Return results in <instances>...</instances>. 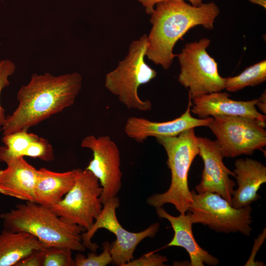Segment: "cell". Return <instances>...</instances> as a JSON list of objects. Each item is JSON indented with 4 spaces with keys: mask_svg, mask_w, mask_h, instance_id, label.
I'll use <instances>...</instances> for the list:
<instances>
[{
    "mask_svg": "<svg viewBox=\"0 0 266 266\" xmlns=\"http://www.w3.org/2000/svg\"><path fill=\"white\" fill-rule=\"evenodd\" d=\"M78 72L54 76L49 73L33 74L17 94V108L6 116L2 126L5 135L28 129L51 115L72 105L82 87Z\"/></svg>",
    "mask_w": 266,
    "mask_h": 266,
    "instance_id": "1",
    "label": "cell"
},
{
    "mask_svg": "<svg viewBox=\"0 0 266 266\" xmlns=\"http://www.w3.org/2000/svg\"><path fill=\"white\" fill-rule=\"evenodd\" d=\"M155 6L151 14L152 27L147 36L145 56L165 69L169 68L177 56L173 52L177 41L195 26L213 29L220 13L219 7L213 1L195 6L184 0H170L160 1Z\"/></svg>",
    "mask_w": 266,
    "mask_h": 266,
    "instance_id": "2",
    "label": "cell"
},
{
    "mask_svg": "<svg viewBox=\"0 0 266 266\" xmlns=\"http://www.w3.org/2000/svg\"><path fill=\"white\" fill-rule=\"evenodd\" d=\"M0 218L4 229L30 233L45 247H64L79 252L86 249L82 242L83 228L64 222L50 208L35 202L17 204Z\"/></svg>",
    "mask_w": 266,
    "mask_h": 266,
    "instance_id": "3",
    "label": "cell"
},
{
    "mask_svg": "<svg viewBox=\"0 0 266 266\" xmlns=\"http://www.w3.org/2000/svg\"><path fill=\"white\" fill-rule=\"evenodd\" d=\"M156 139L166 152L167 165L171 174V183L165 193L150 196L147 203L155 208L170 203L181 214H185L192 202L188 176L192 162L199 155L198 137L194 128H191L176 136L158 137Z\"/></svg>",
    "mask_w": 266,
    "mask_h": 266,
    "instance_id": "4",
    "label": "cell"
},
{
    "mask_svg": "<svg viewBox=\"0 0 266 266\" xmlns=\"http://www.w3.org/2000/svg\"><path fill=\"white\" fill-rule=\"evenodd\" d=\"M147 47L146 34L132 41L127 56L105 77V88L129 109L147 111L152 108L151 101L141 100L138 94L139 87L157 75V72L145 62Z\"/></svg>",
    "mask_w": 266,
    "mask_h": 266,
    "instance_id": "5",
    "label": "cell"
},
{
    "mask_svg": "<svg viewBox=\"0 0 266 266\" xmlns=\"http://www.w3.org/2000/svg\"><path fill=\"white\" fill-rule=\"evenodd\" d=\"M191 192L192 202L188 211L194 224L207 226L217 233L250 235L253 222L250 205L236 208L217 194Z\"/></svg>",
    "mask_w": 266,
    "mask_h": 266,
    "instance_id": "6",
    "label": "cell"
},
{
    "mask_svg": "<svg viewBox=\"0 0 266 266\" xmlns=\"http://www.w3.org/2000/svg\"><path fill=\"white\" fill-rule=\"evenodd\" d=\"M210 43L205 37L187 43L177 55L180 66L178 81L189 89L191 99L225 89V78L220 75L217 62L206 51Z\"/></svg>",
    "mask_w": 266,
    "mask_h": 266,
    "instance_id": "7",
    "label": "cell"
},
{
    "mask_svg": "<svg viewBox=\"0 0 266 266\" xmlns=\"http://www.w3.org/2000/svg\"><path fill=\"white\" fill-rule=\"evenodd\" d=\"M75 182L63 199L50 209L64 222L78 225L86 231L101 212L102 188L98 179L86 169H74Z\"/></svg>",
    "mask_w": 266,
    "mask_h": 266,
    "instance_id": "8",
    "label": "cell"
},
{
    "mask_svg": "<svg viewBox=\"0 0 266 266\" xmlns=\"http://www.w3.org/2000/svg\"><path fill=\"white\" fill-rule=\"evenodd\" d=\"M120 205L117 197L111 199L103 205L102 209L95 219L92 227L81 233L82 242L86 248L96 252L99 246L91 241L95 233L100 229H105L115 234V240L110 245L111 264L124 266L133 259V253L138 244L147 237L153 238L158 233L160 224L154 223L145 230L131 232L124 228L119 222L116 210Z\"/></svg>",
    "mask_w": 266,
    "mask_h": 266,
    "instance_id": "9",
    "label": "cell"
},
{
    "mask_svg": "<svg viewBox=\"0 0 266 266\" xmlns=\"http://www.w3.org/2000/svg\"><path fill=\"white\" fill-rule=\"evenodd\" d=\"M266 122L239 116L211 117L207 127L215 135L224 157L251 155L266 145Z\"/></svg>",
    "mask_w": 266,
    "mask_h": 266,
    "instance_id": "10",
    "label": "cell"
},
{
    "mask_svg": "<svg viewBox=\"0 0 266 266\" xmlns=\"http://www.w3.org/2000/svg\"><path fill=\"white\" fill-rule=\"evenodd\" d=\"M81 146L93 152V158L85 169L98 179L102 188L100 198L103 205L117 197L122 187L119 149L107 135L87 136L81 141Z\"/></svg>",
    "mask_w": 266,
    "mask_h": 266,
    "instance_id": "11",
    "label": "cell"
},
{
    "mask_svg": "<svg viewBox=\"0 0 266 266\" xmlns=\"http://www.w3.org/2000/svg\"><path fill=\"white\" fill-rule=\"evenodd\" d=\"M198 142L199 155L203 160L204 168L201 181L195 187L197 193L217 194L231 204L235 183L229 175L235 177L234 173L224 165V157L216 140L198 137Z\"/></svg>",
    "mask_w": 266,
    "mask_h": 266,
    "instance_id": "12",
    "label": "cell"
},
{
    "mask_svg": "<svg viewBox=\"0 0 266 266\" xmlns=\"http://www.w3.org/2000/svg\"><path fill=\"white\" fill-rule=\"evenodd\" d=\"M192 105L189 95V102L186 111L174 120L159 122L138 117L129 118L125 124L124 131L130 138L138 142H143L148 137L173 136L191 128L207 126L211 117L204 119L196 118L190 113Z\"/></svg>",
    "mask_w": 266,
    "mask_h": 266,
    "instance_id": "13",
    "label": "cell"
},
{
    "mask_svg": "<svg viewBox=\"0 0 266 266\" xmlns=\"http://www.w3.org/2000/svg\"><path fill=\"white\" fill-rule=\"evenodd\" d=\"M226 92H217L200 96L192 100L191 111L204 119L217 116H239L266 122V116L256 109L258 99L249 101L231 99Z\"/></svg>",
    "mask_w": 266,
    "mask_h": 266,
    "instance_id": "14",
    "label": "cell"
},
{
    "mask_svg": "<svg viewBox=\"0 0 266 266\" xmlns=\"http://www.w3.org/2000/svg\"><path fill=\"white\" fill-rule=\"evenodd\" d=\"M156 209L158 216L167 220L174 231L173 238L166 247L184 248L190 256L191 266H204V264L215 266L219 264V260L200 247L195 239L192 231L194 223L189 211L176 217L168 213L162 206Z\"/></svg>",
    "mask_w": 266,
    "mask_h": 266,
    "instance_id": "15",
    "label": "cell"
},
{
    "mask_svg": "<svg viewBox=\"0 0 266 266\" xmlns=\"http://www.w3.org/2000/svg\"><path fill=\"white\" fill-rule=\"evenodd\" d=\"M0 170V194L26 201H35L37 170L22 157L13 159Z\"/></svg>",
    "mask_w": 266,
    "mask_h": 266,
    "instance_id": "16",
    "label": "cell"
},
{
    "mask_svg": "<svg viewBox=\"0 0 266 266\" xmlns=\"http://www.w3.org/2000/svg\"><path fill=\"white\" fill-rule=\"evenodd\" d=\"M234 166L238 188L233 192L231 204L239 208L261 198L258 191L266 182V167L261 162L248 158L237 160Z\"/></svg>",
    "mask_w": 266,
    "mask_h": 266,
    "instance_id": "17",
    "label": "cell"
},
{
    "mask_svg": "<svg viewBox=\"0 0 266 266\" xmlns=\"http://www.w3.org/2000/svg\"><path fill=\"white\" fill-rule=\"evenodd\" d=\"M75 182L74 170L57 172L45 168L37 170L34 202L51 208L59 203Z\"/></svg>",
    "mask_w": 266,
    "mask_h": 266,
    "instance_id": "18",
    "label": "cell"
},
{
    "mask_svg": "<svg viewBox=\"0 0 266 266\" xmlns=\"http://www.w3.org/2000/svg\"><path fill=\"white\" fill-rule=\"evenodd\" d=\"M44 247L30 233L4 229L0 233V266H15L34 251Z\"/></svg>",
    "mask_w": 266,
    "mask_h": 266,
    "instance_id": "19",
    "label": "cell"
},
{
    "mask_svg": "<svg viewBox=\"0 0 266 266\" xmlns=\"http://www.w3.org/2000/svg\"><path fill=\"white\" fill-rule=\"evenodd\" d=\"M266 80V61L263 60L244 69L239 75L226 77L225 89L234 92L248 86H254Z\"/></svg>",
    "mask_w": 266,
    "mask_h": 266,
    "instance_id": "20",
    "label": "cell"
},
{
    "mask_svg": "<svg viewBox=\"0 0 266 266\" xmlns=\"http://www.w3.org/2000/svg\"><path fill=\"white\" fill-rule=\"evenodd\" d=\"M37 136L26 130L4 135L2 141L5 146L0 147V161L6 164L13 159L23 157V153Z\"/></svg>",
    "mask_w": 266,
    "mask_h": 266,
    "instance_id": "21",
    "label": "cell"
},
{
    "mask_svg": "<svg viewBox=\"0 0 266 266\" xmlns=\"http://www.w3.org/2000/svg\"><path fill=\"white\" fill-rule=\"evenodd\" d=\"M42 266H75L72 250L60 247H44Z\"/></svg>",
    "mask_w": 266,
    "mask_h": 266,
    "instance_id": "22",
    "label": "cell"
},
{
    "mask_svg": "<svg viewBox=\"0 0 266 266\" xmlns=\"http://www.w3.org/2000/svg\"><path fill=\"white\" fill-rule=\"evenodd\" d=\"M110 245L108 241H104L102 243L103 252L99 255L93 251L89 253L87 256L80 253H77L74 259L75 266H106L111 264Z\"/></svg>",
    "mask_w": 266,
    "mask_h": 266,
    "instance_id": "23",
    "label": "cell"
},
{
    "mask_svg": "<svg viewBox=\"0 0 266 266\" xmlns=\"http://www.w3.org/2000/svg\"><path fill=\"white\" fill-rule=\"evenodd\" d=\"M24 156L38 158L46 162L54 159L53 148L51 144L47 139L38 135L24 151L23 157Z\"/></svg>",
    "mask_w": 266,
    "mask_h": 266,
    "instance_id": "24",
    "label": "cell"
},
{
    "mask_svg": "<svg viewBox=\"0 0 266 266\" xmlns=\"http://www.w3.org/2000/svg\"><path fill=\"white\" fill-rule=\"evenodd\" d=\"M15 70V64L9 60L0 62V95L2 90L9 84L8 77L12 75ZM4 109L0 104V126L4 124L6 116Z\"/></svg>",
    "mask_w": 266,
    "mask_h": 266,
    "instance_id": "25",
    "label": "cell"
},
{
    "mask_svg": "<svg viewBox=\"0 0 266 266\" xmlns=\"http://www.w3.org/2000/svg\"><path fill=\"white\" fill-rule=\"evenodd\" d=\"M167 261L165 256L150 252L138 259L132 260L124 266H164Z\"/></svg>",
    "mask_w": 266,
    "mask_h": 266,
    "instance_id": "26",
    "label": "cell"
},
{
    "mask_svg": "<svg viewBox=\"0 0 266 266\" xmlns=\"http://www.w3.org/2000/svg\"><path fill=\"white\" fill-rule=\"evenodd\" d=\"M43 249L34 251L20 261L15 266H42Z\"/></svg>",
    "mask_w": 266,
    "mask_h": 266,
    "instance_id": "27",
    "label": "cell"
},
{
    "mask_svg": "<svg viewBox=\"0 0 266 266\" xmlns=\"http://www.w3.org/2000/svg\"><path fill=\"white\" fill-rule=\"evenodd\" d=\"M170 0H138V1L145 8L147 14H151L154 9L155 5L162 1ZM191 2V4L195 6H199L203 2L202 0H187Z\"/></svg>",
    "mask_w": 266,
    "mask_h": 266,
    "instance_id": "28",
    "label": "cell"
},
{
    "mask_svg": "<svg viewBox=\"0 0 266 266\" xmlns=\"http://www.w3.org/2000/svg\"><path fill=\"white\" fill-rule=\"evenodd\" d=\"M256 106L259 110L264 114H266V91L264 92L261 97L258 99Z\"/></svg>",
    "mask_w": 266,
    "mask_h": 266,
    "instance_id": "29",
    "label": "cell"
},
{
    "mask_svg": "<svg viewBox=\"0 0 266 266\" xmlns=\"http://www.w3.org/2000/svg\"><path fill=\"white\" fill-rule=\"evenodd\" d=\"M252 3L258 4L264 8L266 7V0H247Z\"/></svg>",
    "mask_w": 266,
    "mask_h": 266,
    "instance_id": "30",
    "label": "cell"
}]
</instances>
